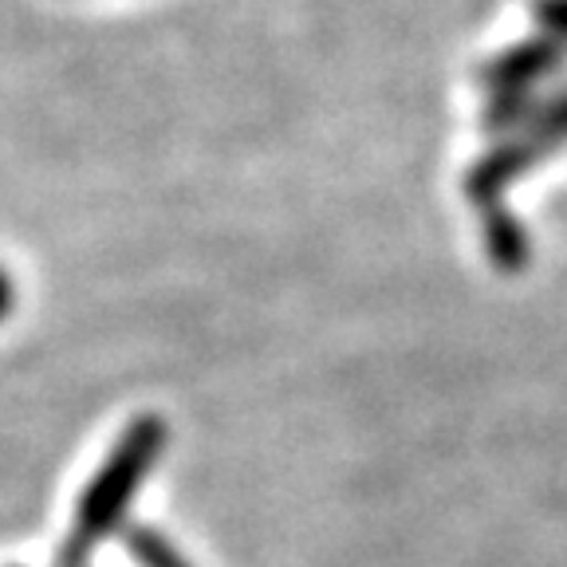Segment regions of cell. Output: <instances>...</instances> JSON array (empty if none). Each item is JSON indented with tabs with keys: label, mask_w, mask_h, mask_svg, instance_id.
<instances>
[{
	"label": "cell",
	"mask_w": 567,
	"mask_h": 567,
	"mask_svg": "<svg viewBox=\"0 0 567 567\" xmlns=\"http://www.w3.org/2000/svg\"><path fill=\"white\" fill-rule=\"evenodd\" d=\"M559 146H567V91L540 99L532 115L516 131L501 134L493 151L465 174V197L477 205L485 252L501 272H520L528 265V233L505 205V194L516 177L540 166Z\"/></svg>",
	"instance_id": "1"
},
{
	"label": "cell",
	"mask_w": 567,
	"mask_h": 567,
	"mask_svg": "<svg viewBox=\"0 0 567 567\" xmlns=\"http://www.w3.org/2000/svg\"><path fill=\"white\" fill-rule=\"evenodd\" d=\"M166 450V422L154 414L134 417L115 442V450L106 453L91 485L83 488L75 520L68 528V540L60 548V567H83L87 556L115 536V528L126 520V508L134 505L142 481L154 470V461Z\"/></svg>",
	"instance_id": "2"
},
{
	"label": "cell",
	"mask_w": 567,
	"mask_h": 567,
	"mask_svg": "<svg viewBox=\"0 0 567 567\" xmlns=\"http://www.w3.org/2000/svg\"><path fill=\"white\" fill-rule=\"evenodd\" d=\"M564 60L567 48L548 40V35H532V40L513 44L508 52H496L477 75L481 91H485L481 126L496 138L516 131L532 115V106L540 103V87L564 68Z\"/></svg>",
	"instance_id": "3"
},
{
	"label": "cell",
	"mask_w": 567,
	"mask_h": 567,
	"mask_svg": "<svg viewBox=\"0 0 567 567\" xmlns=\"http://www.w3.org/2000/svg\"><path fill=\"white\" fill-rule=\"evenodd\" d=\"M126 548L138 559V567H194L174 544L154 528H131L126 532Z\"/></svg>",
	"instance_id": "4"
},
{
	"label": "cell",
	"mask_w": 567,
	"mask_h": 567,
	"mask_svg": "<svg viewBox=\"0 0 567 567\" xmlns=\"http://www.w3.org/2000/svg\"><path fill=\"white\" fill-rule=\"evenodd\" d=\"M532 20L540 24V35L567 48V0H536L532 4Z\"/></svg>",
	"instance_id": "5"
},
{
	"label": "cell",
	"mask_w": 567,
	"mask_h": 567,
	"mask_svg": "<svg viewBox=\"0 0 567 567\" xmlns=\"http://www.w3.org/2000/svg\"><path fill=\"white\" fill-rule=\"evenodd\" d=\"M12 303H17V288H12V276L4 272V268H0V323L9 319Z\"/></svg>",
	"instance_id": "6"
}]
</instances>
